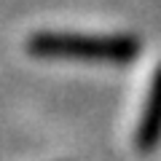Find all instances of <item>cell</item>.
Listing matches in <instances>:
<instances>
[{
	"instance_id": "6da1fadb",
	"label": "cell",
	"mask_w": 161,
	"mask_h": 161,
	"mask_svg": "<svg viewBox=\"0 0 161 161\" xmlns=\"http://www.w3.org/2000/svg\"><path fill=\"white\" fill-rule=\"evenodd\" d=\"M32 57L48 59H97V62H132L140 54L134 35H83V32H35L27 40Z\"/></svg>"
},
{
	"instance_id": "7a4b0ae2",
	"label": "cell",
	"mask_w": 161,
	"mask_h": 161,
	"mask_svg": "<svg viewBox=\"0 0 161 161\" xmlns=\"http://www.w3.org/2000/svg\"><path fill=\"white\" fill-rule=\"evenodd\" d=\"M158 140H161V64L153 73L148 102H145L142 118H140V126H137V148L142 153H150Z\"/></svg>"
}]
</instances>
